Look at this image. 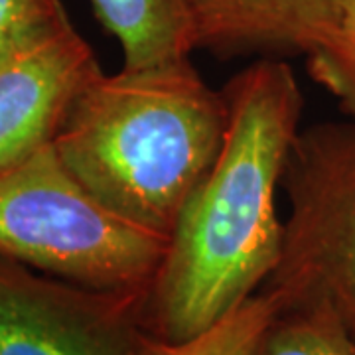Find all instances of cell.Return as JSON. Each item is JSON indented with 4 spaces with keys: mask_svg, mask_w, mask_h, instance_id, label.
<instances>
[{
    "mask_svg": "<svg viewBox=\"0 0 355 355\" xmlns=\"http://www.w3.org/2000/svg\"><path fill=\"white\" fill-rule=\"evenodd\" d=\"M223 91L227 125L216 162L180 209L144 294V326L184 342L265 286L282 253L277 188L304 99L292 69L259 60Z\"/></svg>",
    "mask_w": 355,
    "mask_h": 355,
    "instance_id": "6da1fadb",
    "label": "cell"
},
{
    "mask_svg": "<svg viewBox=\"0 0 355 355\" xmlns=\"http://www.w3.org/2000/svg\"><path fill=\"white\" fill-rule=\"evenodd\" d=\"M170 237L99 202L53 142L0 172V254L101 291L146 292Z\"/></svg>",
    "mask_w": 355,
    "mask_h": 355,
    "instance_id": "3957f363",
    "label": "cell"
},
{
    "mask_svg": "<svg viewBox=\"0 0 355 355\" xmlns=\"http://www.w3.org/2000/svg\"><path fill=\"white\" fill-rule=\"evenodd\" d=\"M93 10L119 40L127 69L178 62L196 50L184 0H91Z\"/></svg>",
    "mask_w": 355,
    "mask_h": 355,
    "instance_id": "ba28073f",
    "label": "cell"
},
{
    "mask_svg": "<svg viewBox=\"0 0 355 355\" xmlns=\"http://www.w3.org/2000/svg\"><path fill=\"white\" fill-rule=\"evenodd\" d=\"M101 67L71 20L0 51V172L53 142Z\"/></svg>",
    "mask_w": 355,
    "mask_h": 355,
    "instance_id": "8992f818",
    "label": "cell"
},
{
    "mask_svg": "<svg viewBox=\"0 0 355 355\" xmlns=\"http://www.w3.org/2000/svg\"><path fill=\"white\" fill-rule=\"evenodd\" d=\"M144 294L76 284L0 254V355H140Z\"/></svg>",
    "mask_w": 355,
    "mask_h": 355,
    "instance_id": "5b68a950",
    "label": "cell"
},
{
    "mask_svg": "<svg viewBox=\"0 0 355 355\" xmlns=\"http://www.w3.org/2000/svg\"><path fill=\"white\" fill-rule=\"evenodd\" d=\"M347 0H184L196 48L231 53H306L330 42Z\"/></svg>",
    "mask_w": 355,
    "mask_h": 355,
    "instance_id": "52a82bcc",
    "label": "cell"
},
{
    "mask_svg": "<svg viewBox=\"0 0 355 355\" xmlns=\"http://www.w3.org/2000/svg\"><path fill=\"white\" fill-rule=\"evenodd\" d=\"M280 310L279 294L263 288L190 340L170 342L146 330L140 340V355H253Z\"/></svg>",
    "mask_w": 355,
    "mask_h": 355,
    "instance_id": "9c48e42d",
    "label": "cell"
},
{
    "mask_svg": "<svg viewBox=\"0 0 355 355\" xmlns=\"http://www.w3.org/2000/svg\"><path fill=\"white\" fill-rule=\"evenodd\" d=\"M69 22L62 0H0V51Z\"/></svg>",
    "mask_w": 355,
    "mask_h": 355,
    "instance_id": "7c38bea8",
    "label": "cell"
},
{
    "mask_svg": "<svg viewBox=\"0 0 355 355\" xmlns=\"http://www.w3.org/2000/svg\"><path fill=\"white\" fill-rule=\"evenodd\" d=\"M280 186L291 200L265 291L282 310H326L355 338V121L298 130Z\"/></svg>",
    "mask_w": 355,
    "mask_h": 355,
    "instance_id": "277c9868",
    "label": "cell"
},
{
    "mask_svg": "<svg viewBox=\"0 0 355 355\" xmlns=\"http://www.w3.org/2000/svg\"><path fill=\"white\" fill-rule=\"evenodd\" d=\"M225 125L223 91L184 58L95 73L71 103L53 148L99 202L170 237L186 198L216 162Z\"/></svg>",
    "mask_w": 355,
    "mask_h": 355,
    "instance_id": "7a4b0ae2",
    "label": "cell"
},
{
    "mask_svg": "<svg viewBox=\"0 0 355 355\" xmlns=\"http://www.w3.org/2000/svg\"><path fill=\"white\" fill-rule=\"evenodd\" d=\"M310 73L340 101L355 121V0L345 2L336 36L316 53L308 55Z\"/></svg>",
    "mask_w": 355,
    "mask_h": 355,
    "instance_id": "8fae6325",
    "label": "cell"
},
{
    "mask_svg": "<svg viewBox=\"0 0 355 355\" xmlns=\"http://www.w3.org/2000/svg\"><path fill=\"white\" fill-rule=\"evenodd\" d=\"M253 355H355V338L326 310H280Z\"/></svg>",
    "mask_w": 355,
    "mask_h": 355,
    "instance_id": "30bf717a",
    "label": "cell"
}]
</instances>
